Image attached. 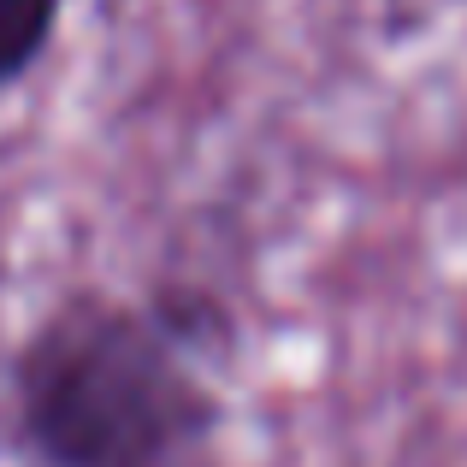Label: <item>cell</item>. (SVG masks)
I'll return each mask as SVG.
<instances>
[{
	"label": "cell",
	"instance_id": "obj_1",
	"mask_svg": "<svg viewBox=\"0 0 467 467\" xmlns=\"http://www.w3.org/2000/svg\"><path fill=\"white\" fill-rule=\"evenodd\" d=\"M18 444L42 467H171L219 432L207 361L149 302L78 290L30 326L6 367Z\"/></svg>",
	"mask_w": 467,
	"mask_h": 467
},
{
	"label": "cell",
	"instance_id": "obj_2",
	"mask_svg": "<svg viewBox=\"0 0 467 467\" xmlns=\"http://www.w3.org/2000/svg\"><path fill=\"white\" fill-rule=\"evenodd\" d=\"M142 302H149V308L160 314V326H166L171 337L183 343V349L202 355L207 367L225 361L231 343H237V319H231V308H225V302H219L207 285H190V278H166V285H154Z\"/></svg>",
	"mask_w": 467,
	"mask_h": 467
},
{
	"label": "cell",
	"instance_id": "obj_3",
	"mask_svg": "<svg viewBox=\"0 0 467 467\" xmlns=\"http://www.w3.org/2000/svg\"><path fill=\"white\" fill-rule=\"evenodd\" d=\"M59 18H66V0H0V89L42 66L59 36Z\"/></svg>",
	"mask_w": 467,
	"mask_h": 467
}]
</instances>
